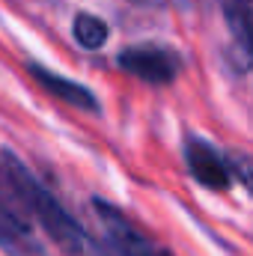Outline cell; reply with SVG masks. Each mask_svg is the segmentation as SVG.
I'll return each mask as SVG.
<instances>
[{
    "instance_id": "cell-1",
    "label": "cell",
    "mask_w": 253,
    "mask_h": 256,
    "mask_svg": "<svg viewBox=\"0 0 253 256\" xmlns=\"http://www.w3.org/2000/svg\"><path fill=\"white\" fill-rule=\"evenodd\" d=\"M0 167H3V176H6V185L9 191L18 196V202L36 218V224L45 230V236L63 250V256H110L63 206L54 194L48 191L33 173L30 167L12 152V149H3L0 152Z\"/></svg>"
},
{
    "instance_id": "cell-2",
    "label": "cell",
    "mask_w": 253,
    "mask_h": 256,
    "mask_svg": "<svg viewBox=\"0 0 253 256\" xmlns=\"http://www.w3.org/2000/svg\"><path fill=\"white\" fill-rule=\"evenodd\" d=\"M92 208H96V214L102 220V230H104L110 248L120 256H173L149 232H143L122 208L110 206L108 200H92Z\"/></svg>"
},
{
    "instance_id": "cell-3",
    "label": "cell",
    "mask_w": 253,
    "mask_h": 256,
    "mask_svg": "<svg viewBox=\"0 0 253 256\" xmlns=\"http://www.w3.org/2000/svg\"><path fill=\"white\" fill-rule=\"evenodd\" d=\"M116 63L122 72L152 84V86H164V84L176 80V74L182 72V57L170 45H131L116 57Z\"/></svg>"
},
{
    "instance_id": "cell-4",
    "label": "cell",
    "mask_w": 253,
    "mask_h": 256,
    "mask_svg": "<svg viewBox=\"0 0 253 256\" xmlns=\"http://www.w3.org/2000/svg\"><path fill=\"white\" fill-rule=\"evenodd\" d=\"M185 161H188L190 176L212 188V191H226L232 185V170H230V158H224L214 146H208L200 137L185 140Z\"/></svg>"
},
{
    "instance_id": "cell-5",
    "label": "cell",
    "mask_w": 253,
    "mask_h": 256,
    "mask_svg": "<svg viewBox=\"0 0 253 256\" xmlns=\"http://www.w3.org/2000/svg\"><path fill=\"white\" fill-rule=\"evenodd\" d=\"M27 72H30V78H33L45 92H51L54 98H60L63 104H68V108L84 110V114H98V110H102V104H98V98L92 96L90 86H84V84H78V80H68V78H63V74L45 68L42 63H30Z\"/></svg>"
},
{
    "instance_id": "cell-6",
    "label": "cell",
    "mask_w": 253,
    "mask_h": 256,
    "mask_svg": "<svg viewBox=\"0 0 253 256\" xmlns=\"http://www.w3.org/2000/svg\"><path fill=\"white\" fill-rule=\"evenodd\" d=\"M220 9L242 60L253 66V0H220Z\"/></svg>"
},
{
    "instance_id": "cell-7",
    "label": "cell",
    "mask_w": 253,
    "mask_h": 256,
    "mask_svg": "<svg viewBox=\"0 0 253 256\" xmlns=\"http://www.w3.org/2000/svg\"><path fill=\"white\" fill-rule=\"evenodd\" d=\"M72 36H74V42H78L80 48L98 51V48L108 42L110 27H108L98 15H92V12H78V15H74V24H72Z\"/></svg>"
},
{
    "instance_id": "cell-8",
    "label": "cell",
    "mask_w": 253,
    "mask_h": 256,
    "mask_svg": "<svg viewBox=\"0 0 253 256\" xmlns=\"http://www.w3.org/2000/svg\"><path fill=\"white\" fill-rule=\"evenodd\" d=\"M230 170H232V179H238L248 191L253 194V161H230Z\"/></svg>"
},
{
    "instance_id": "cell-9",
    "label": "cell",
    "mask_w": 253,
    "mask_h": 256,
    "mask_svg": "<svg viewBox=\"0 0 253 256\" xmlns=\"http://www.w3.org/2000/svg\"><path fill=\"white\" fill-rule=\"evenodd\" d=\"M134 3H164V0H134Z\"/></svg>"
}]
</instances>
